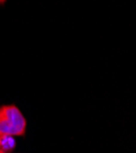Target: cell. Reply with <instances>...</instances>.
<instances>
[{"label":"cell","mask_w":136,"mask_h":153,"mask_svg":"<svg viewBox=\"0 0 136 153\" xmlns=\"http://www.w3.org/2000/svg\"><path fill=\"white\" fill-rule=\"evenodd\" d=\"M0 153H11V152H6V151H4V149L0 148Z\"/></svg>","instance_id":"obj_2"},{"label":"cell","mask_w":136,"mask_h":153,"mask_svg":"<svg viewBox=\"0 0 136 153\" xmlns=\"http://www.w3.org/2000/svg\"><path fill=\"white\" fill-rule=\"evenodd\" d=\"M26 132V119L15 105L0 107V136H23Z\"/></svg>","instance_id":"obj_1"},{"label":"cell","mask_w":136,"mask_h":153,"mask_svg":"<svg viewBox=\"0 0 136 153\" xmlns=\"http://www.w3.org/2000/svg\"><path fill=\"white\" fill-rule=\"evenodd\" d=\"M0 138H1V136H0Z\"/></svg>","instance_id":"obj_3"}]
</instances>
